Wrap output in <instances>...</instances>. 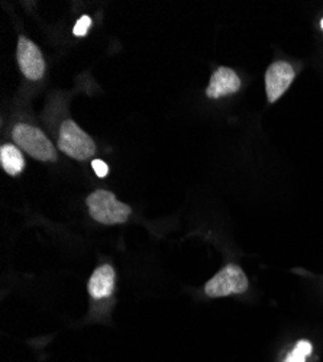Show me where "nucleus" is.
<instances>
[{
    "instance_id": "1",
    "label": "nucleus",
    "mask_w": 323,
    "mask_h": 362,
    "mask_svg": "<svg viewBox=\"0 0 323 362\" xmlns=\"http://www.w3.org/2000/svg\"><path fill=\"white\" fill-rule=\"evenodd\" d=\"M86 204L89 207L90 216L103 225H117L125 223L132 214L128 204L116 199L112 192L96 190L86 199Z\"/></svg>"
},
{
    "instance_id": "9",
    "label": "nucleus",
    "mask_w": 323,
    "mask_h": 362,
    "mask_svg": "<svg viewBox=\"0 0 323 362\" xmlns=\"http://www.w3.org/2000/svg\"><path fill=\"white\" fill-rule=\"evenodd\" d=\"M0 164L9 175L16 177L25 168V158L16 145L5 144L0 148Z\"/></svg>"
},
{
    "instance_id": "12",
    "label": "nucleus",
    "mask_w": 323,
    "mask_h": 362,
    "mask_svg": "<svg viewBox=\"0 0 323 362\" xmlns=\"http://www.w3.org/2000/svg\"><path fill=\"white\" fill-rule=\"evenodd\" d=\"M92 168L95 170L96 175L100 177V178H105L107 174H109V167L105 161L102 160H93L92 161Z\"/></svg>"
},
{
    "instance_id": "11",
    "label": "nucleus",
    "mask_w": 323,
    "mask_h": 362,
    "mask_svg": "<svg viewBox=\"0 0 323 362\" xmlns=\"http://www.w3.org/2000/svg\"><path fill=\"white\" fill-rule=\"evenodd\" d=\"M90 26H92V18L84 15V16H81V18L77 21V23H76V26H74V29H73V34H74L76 37H84L87 33H89Z\"/></svg>"
},
{
    "instance_id": "5",
    "label": "nucleus",
    "mask_w": 323,
    "mask_h": 362,
    "mask_svg": "<svg viewBox=\"0 0 323 362\" xmlns=\"http://www.w3.org/2000/svg\"><path fill=\"white\" fill-rule=\"evenodd\" d=\"M18 64L22 74L37 81L44 77L45 63L41 49L26 37H20L18 41Z\"/></svg>"
},
{
    "instance_id": "7",
    "label": "nucleus",
    "mask_w": 323,
    "mask_h": 362,
    "mask_svg": "<svg viewBox=\"0 0 323 362\" xmlns=\"http://www.w3.org/2000/svg\"><path fill=\"white\" fill-rule=\"evenodd\" d=\"M241 78L229 67H219L211 77L206 96L209 99H219L223 96L235 95L241 90Z\"/></svg>"
},
{
    "instance_id": "4",
    "label": "nucleus",
    "mask_w": 323,
    "mask_h": 362,
    "mask_svg": "<svg viewBox=\"0 0 323 362\" xmlns=\"http://www.w3.org/2000/svg\"><path fill=\"white\" fill-rule=\"evenodd\" d=\"M248 279L244 269L237 264L225 265L219 273L204 286L208 297H226L230 294H242L248 290Z\"/></svg>"
},
{
    "instance_id": "13",
    "label": "nucleus",
    "mask_w": 323,
    "mask_h": 362,
    "mask_svg": "<svg viewBox=\"0 0 323 362\" xmlns=\"http://www.w3.org/2000/svg\"><path fill=\"white\" fill-rule=\"evenodd\" d=\"M320 28H322V31H323V19L320 21Z\"/></svg>"
},
{
    "instance_id": "6",
    "label": "nucleus",
    "mask_w": 323,
    "mask_h": 362,
    "mask_svg": "<svg viewBox=\"0 0 323 362\" xmlns=\"http://www.w3.org/2000/svg\"><path fill=\"white\" fill-rule=\"evenodd\" d=\"M296 71L290 63L276 62L266 71V93L270 103H276L291 86Z\"/></svg>"
},
{
    "instance_id": "3",
    "label": "nucleus",
    "mask_w": 323,
    "mask_h": 362,
    "mask_svg": "<svg viewBox=\"0 0 323 362\" xmlns=\"http://www.w3.org/2000/svg\"><path fill=\"white\" fill-rule=\"evenodd\" d=\"M57 144L66 156L77 161L89 160L96 153V144L90 135H87L74 120H66L61 125Z\"/></svg>"
},
{
    "instance_id": "2",
    "label": "nucleus",
    "mask_w": 323,
    "mask_h": 362,
    "mask_svg": "<svg viewBox=\"0 0 323 362\" xmlns=\"http://www.w3.org/2000/svg\"><path fill=\"white\" fill-rule=\"evenodd\" d=\"M12 138L20 149H23L26 154L35 160L44 163H54L58 158L54 144L41 129L33 125L18 124L12 131Z\"/></svg>"
},
{
    "instance_id": "8",
    "label": "nucleus",
    "mask_w": 323,
    "mask_h": 362,
    "mask_svg": "<svg viewBox=\"0 0 323 362\" xmlns=\"http://www.w3.org/2000/svg\"><path fill=\"white\" fill-rule=\"evenodd\" d=\"M90 296L93 298L109 297L114 290V269L112 265L105 264L99 267L87 284Z\"/></svg>"
},
{
    "instance_id": "10",
    "label": "nucleus",
    "mask_w": 323,
    "mask_h": 362,
    "mask_svg": "<svg viewBox=\"0 0 323 362\" xmlns=\"http://www.w3.org/2000/svg\"><path fill=\"white\" fill-rule=\"evenodd\" d=\"M312 344L309 341H299L295 349L287 356L286 362H306V358L312 354Z\"/></svg>"
}]
</instances>
